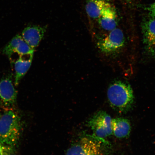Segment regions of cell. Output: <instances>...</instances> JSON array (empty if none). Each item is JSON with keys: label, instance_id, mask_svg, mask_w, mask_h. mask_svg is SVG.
<instances>
[{"label": "cell", "instance_id": "8", "mask_svg": "<svg viewBox=\"0 0 155 155\" xmlns=\"http://www.w3.org/2000/svg\"><path fill=\"white\" fill-rule=\"evenodd\" d=\"M3 53L10 57L13 54L19 55L34 54V49L31 48L20 35H17L3 48Z\"/></svg>", "mask_w": 155, "mask_h": 155}, {"label": "cell", "instance_id": "11", "mask_svg": "<svg viewBox=\"0 0 155 155\" xmlns=\"http://www.w3.org/2000/svg\"><path fill=\"white\" fill-rule=\"evenodd\" d=\"M98 22L104 30L110 31L116 28L117 19L115 8L112 5L107 8L98 19Z\"/></svg>", "mask_w": 155, "mask_h": 155}, {"label": "cell", "instance_id": "7", "mask_svg": "<svg viewBox=\"0 0 155 155\" xmlns=\"http://www.w3.org/2000/svg\"><path fill=\"white\" fill-rule=\"evenodd\" d=\"M143 44L145 51L151 57H155V17L143 21L141 25Z\"/></svg>", "mask_w": 155, "mask_h": 155}, {"label": "cell", "instance_id": "2", "mask_svg": "<svg viewBox=\"0 0 155 155\" xmlns=\"http://www.w3.org/2000/svg\"><path fill=\"white\" fill-rule=\"evenodd\" d=\"M22 124L19 116L12 110H6L0 120V143L15 147L22 132Z\"/></svg>", "mask_w": 155, "mask_h": 155}, {"label": "cell", "instance_id": "1", "mask_svg": "<svg viewBox=\"0 0 155 155\" xmlns=\"http://www.w3.org/2000/svg\"><path fill=\"white\" fill-rule=\"evenodd\" d=\"M110 105L121 113L130 110L134 103V97L130 85L121 81H116L110 84L107 91Z\"/></svg>", "mask_w": 155, "mask_h": 155}, {"label": "cell", "instance_id": "16", "mask_svg": "<svg viewBox=\"0 0 155 155\" xmlns=\"http://www.w3.org/2000/svg\"><path fill=\"white\" fill-rule=\"evenodd\" d=\"M125 1H128V2H131V1H135V0H125Z\"/></svg>", "mask_w": 155, "mask_h": 155}, {"label": "cell", "instance_id": "13", "mask_svg": "<svg viewBox=\"0 0 155 155\" xmlns=\"http://www.w3.org/2000/svg\"><path fill=\"white\" fill-rule=\"evenodd\" d=\"M113 134L118 138H125L129 136L131 131L130 123L127 119L123 117L112 119Z\"/></svg>", "mask_w": 155, "mask_h": 155}, {"label": "cell", "instance_id": "12", "mask_svg": "<svg viewBox=\"0 0 155 155\" xmlns=\"http://www.w3.org/2000/svg\"><path fill=\"white\" fill-rule=\"evenodd\" d=\"M111 5L108 0H88L86 5V12L90 18L98 19L105 9Z\"/></svg>", "mask_w": 155, "mask_h": 155}, {"label": "cell", "instance_id": "6", "mask_svg": "<svg viewBox=\"0 0 155 155\" xmlns=\"http://www.w3.org/2000/svg\"><path fill=\"white\" fill-rule=\"evenodd\" d=\"M101 143L95 139L84 137L78 144L71 147L67 150L66 155H104L100 144Z\"/></svg>", "mask_w": 155, "mask_h": 155}, {"label": "cell", "instance_id": "5", "mask_svg": "<svg viewBox=\"0 0 155 155\" xmlns=\"http://www.w3.org/2000/svg\"><path fill=\"white\" fill-rule=\"evenodd\" d=\"M17 97L11 75H5L0 80V104L7 110H12L16 104Z\"/></svg>", "mask_w": 155, "mask_h": 155}, {"label": "cell", "instance_id": "9", "mask_svg": "<svg viewBox=\"0 0 155 155\" xmlns=\"http://www.w3.org/2000/svg\"><path fill=\"white\" fill-rule=\"evenodd\" d=\"M46 30L45 26L30 25L22 31L21 36L28 45L34 49L41 41Z\"/></svg>", "mask_w": 155, "mask_h": 155}, {"label": "cell", "instance_id": "17", "mask_svg": "<svg viewBox=\"0 0 155 155\" xmlns=\"http://www.w3.org/2000/svg\"><path fill=\"white\" fill-rule=\"evenodd\" d=\"M2 115V114H1V113H0V120H1V119Z\"/></svg>", "mask_w": 155, "mask_h": 155}, {"label": "cell", "instance_id": "10", "mask_svg": "<svg viewBox=\"0 0 155 155\" xmlns=\"http://www.w3.org/2000/svg\"><path fill=\"white\" fill-rule=\"evenodd\" d=\"M13 61L15 71V84L18 86L21 79L24 76L31 65L34 54L19 55Z\"/></svg>", "mask_w": 155, "mask_h": 155}, {"label": "cell", "instance_id": "3", "mask_svg": "<svg viewBox=\"0 0 155 155\" xmlns=\"http://www.w3.org/2000/svg\"><path fill=\"white\" fill-rule=\"evenodd\" d=\"M111 116L104 111H100L93 115L88 122L93 133V137L106 145L105 139L113 134Z\"/></svg>", "mask_w": 155, "mask_h": 155}, {"label": "cell", "instance_id": "4", "mask_svg": "<svg viewBox=\"0 0 155 155\" xmlns=\"http://www.w3.org/2000/svg\"><path fill=\"white\" fill-rule=\"evenodd\" d=\"M105 37L98 42L99 48L103 53L111 54L120 50L125 44V38L123 31L116 28L110 31Z\"/></svg>", "mask_w": 155, "mask_h": 155}, {"label": "cell", "instance_id": "14", "mask_svg": "<svg viewBox=\"0 0 155 155\" xmlns=\"http://www.w3.org/2000/svg\"><path fill=\"white\" fill-rule=\"evenodd\" d=\"M0 155H18L15 147L0 143Z\"/></svg>", "mask_w": 155, "mask_h": 155}, {"label": "cell", "instance_id": "15", "mask_svg": "<svg viewBox=\"0 0 155 155\" xmlns=\"http://www.w3.org/2000/svg\"><path fill=\"white\" fill-rule=\"evenodd\" d=\"M145 9L148 12L151 17H155V2L145 7Z\"/></svg>", "mask_w": 155, "mask_h": 155}]
</instances>
